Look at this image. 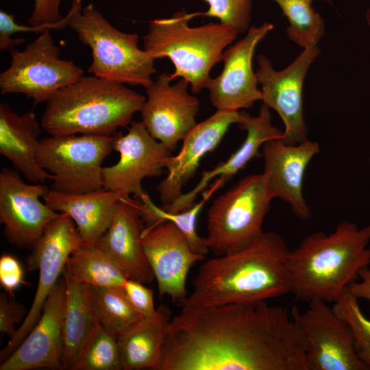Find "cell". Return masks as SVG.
Masks as SVG:
<instances>
[{
    "label": "cell",
    "instance_id": "obj_11",
    "mask_svg": "<svg viewBox=\"0 0 370 370\" xmlns=\"http://www.w3.org/2000/svg\"><path fill=\"white\" fill-rule=\"evenodd\" d=\"M300 312L291 311L306 345L308 370H369L358 357L349 324L321 300H313Z\"/></svg>",
    "mask_w": 370,
    "mask_h": 370
},
{
    "label": "cell",
    "instance_id": "obj_36",
    "mask_svg": "<svg viewBox=\"0 0 370 370\" xmlns=\"http://www.w3.org/2000/svg\"><path fill=\"white\" fill-rule=\"evenodd\" d=\"M25 306L8 297L5 293L0 295V332L10 338L16 333L15 325L21 323L27 315Z\"/></svg>",
    "mask_w": 370,
    "mask_h": 370
},
{
    "label": "cell",
    "instance_id": "obj_20",
    "mask_svg": "<svg viewBox=\"0 0 370 370\" xmlns=\"http://www.w3.org/2000/svg\"><path fill=\"white\" fill-rule=\"evenodd\" d=\"M263 173L275 198L287 203L292 212L301 220L311 217V210L303 194L305 171L320 151L318 142L306 139L297 144L273 139L262 145Z\"/></svg>",
    "mask_w": 370,
    "mask_h": 370
},
{
    "label": "cell",
    "instance_id": "obj_26",
    "mask_svg": "<svg viewBox=\"0 0 370 370\" xmlns=\"http://www.w3.org/2000/svg\"><path fill=\"white\" fill-rule=\"evenodd\" d=\"M66 283V297L62 327L61 365L71 370L79 350L98 323L91 286L78 283L62 273Z\"/></svg>",
    "mask_w": 370,
    "mask_h": 370
},
{
    "label": "cell",
    "instance_id": "obj_40",
    "mask_svg": "<svg viewBox=\"0 0 370 370\" xmlns=\"http://www.w3.org/2000/svg\"><path fill=\"white\" fill-rule=\"evenodd\" d=\"M366 20L368 23V25L370 26V5L367 10L366 12Z\"/></svg>",
    "mask_w": 370,
    "mask_h": 370
},
{
    "label": "cell",
    "instance_id": "obj_31",
    "mask_svg": "<svg viewBox=\"0 0 370 370\" xmlns=\"http://www.w3.org/2000/svg\"><path fill=\"white\" fill-rule=\"evenodd\" d=\"M97 322L117 336L133 323L143 318L129 303L121 288L91 286Z\"/></svg>",
    "mask_w": 370,
    "mask_h": 370
},
{
    "label": "cell",
    "instance_id": "obj_35",
    "mask_svg": "<svg viewBox=\"0 0 370 370\" xmlns=\"http://www.w3.org/2000/svg\"><path fill=\"white\" fill-rule=\"evenodd\" d=\"M355 297L349 291L345 290L341 297L334 303V311L348 323H353L370 336V320L361 311Z\"/></svg>",
    "mask_w": 370,
    "mask_h": 370
},
{
    "label": "cell",
    "instance_id": "obj_4",
    "mask_svg": "<svg viewBox=\"0 0 370 370\" xmlns=\"http://www.w3.org/2000/svg\"><path fill=\"white\" fill-rule=\"evenodd\" d=\"M145 100L124 84L82 76L48 99L40 121L50 136H112L131 124Z\"/></svg>",
    "mask_w": 370,
    "mask_h": 370
},
{
    "label": "cell",
    "instance_id": "obj_2",
    "mask_svg": "<svg viewBox=\"0 0 370 370\" xmlns=\"http://www.w3.org/2000/svg\"><path fill=\"white\" fill-rule=\"evenodd\" d=\"M289 251L280 235L269 231L238 250L206 260L181 307L256 303L291 293Z\"/></svg>",
    "mask_w": 370,
    "mask_h": 370
},
{
    "label": "cell",
    "instance_id": "obj_19",
    "mask_svg": "<svg viewBox=\"0 0 370 370\" xmlns=\"http://www.w3.org/2000/svg\"><path fill=\"white\" fill-rule=\"evenodd\" d=\"M66 297L64 278L60 279L47 297L41 315L17 348L1 362L0 370L62 369V327Z\"/></svg>",
    "mask_w": 370,
    "mask_h": 370
},
{
    "label": "cell",
    "instance_id": "obj_38",
    "mask_svg": "<svg viewBox=\"0 0 370 370\" xmlns=\"http://www.w3.org/2000/svg\"><path fill=\"white\" fill-rule=\"evenodd\" d=\"M348 323V322H347ZM354 334V349L358 357L370 370V336L353 323H348Z\"/></svg>",
    "mask_w": 370,
    "mask_h": 370
},
{
    "label": "cell",
    "instance_id": "obj_7",
    "mask_svg": "<svg viewBox=\"0 0 370 370\" xmlns=\"http://www.w3.org/2000/svg\"><path fill=\"white\" fill-rule=\"evenodd\" d=\"M266 176L249 174L217 197L207 214L206 243L216 256L238 250L260 236L274 199Z\"/></svg>",
    "mask_w": 370,
    "mask_h": 370
},
{
    "label": "cell",
    "instance_id": "obj_5",
    "mask_svg": "<svg viewBox=\"0 0 370 370\" xmlns=\"http://www.w3.org/2000/svg\"><path fill=\"white\" fill-rule=\"evenodd\" d=\"M196 16L198 13L179 11L170 18L154 19L143 38L144 50L154 60L170 59L175 67L171 79H184L194 93L206 88L211 69L222 61L225 48L238 34L221 23L189 26Z\"/></svg>",
    "mask_w": 370,
    "mask_h": 370
},
{
    "label": "cell",
    "instance_id": "obj_37",
    "mask_svg": "<svg viewBox=\"0 0 370 370\" xmlns=\"http://www.w3.org/2000/svg\"><path fill=\"white\" fill-rule=\"evenodd\" d=\"M23 270L18 260L8 254L0 258V284L10 295L23 282Z\"/></svg>",
    "mask_w": 370,
    "mask_h": 370
},
{
    "label": "cell",
    "instance_id": "obj_12",
    "mask_svg": "<svg viewBox=\"0 0 370 370\" xmlns=\"http://www.w3.org/2000/svg\"><path fill=\"white\" fill-rule=\"evenodd\" d=\"M317 46L304 51L284 69L275 71L265 56L257 57L256 74L261 86L262 101L277 112L284 125L282 140L295 145L307 139L308 128L303 111V84L314 60L319 56Z\"/></svg>",
    "mask_w": 370,
    "mask_h": 370
},
{
    "label": "cell",
    "instance_id": "obj_22",
    "mask_svg": "<svg viewBox=\"0 0 370 370\" xmlns=\"http://www.w3.org/2000/svg\"><path fill=\"white\" fill-rule=\"evenodd\" d=\"M244 119L238 124L241 130L247 131V136L241 145L224 162L219 163L210 170L203 171L197 184L189 192L182 193L172 204L162 207L166 211L179 212L195 204V198L199 193L207 189L212 180L217 177L225 184L238 171L244 169L254 158L259 156V149L266 142L283 138V131L271 123L269 108L262 105L258 116H254L243 111Z\"/></svg>",
    "mask_w": 370,
    "mask_h": 370
},
{
    "label": "cell",
    "instance_id": "obj_34",
    "mask_svg": "<svg viewBox=\"0 0 370 370\" xmlns=\"http://www.w3.org/2000/svg\"><path fill=\"white\" fill-rule=\"evenodd\" d=\"M121 290L129 303L143 317L151 319L157 315L152 289L140 282L127 279Z\"/></svg>",
    "mask_w": 370,
    "mask_h": 370
},
{
    "label": "cell",
    "instance_id": "obj_32",
    "mask_svg": "<svg viewBox=\"0 0 370 370\" xmlns=\"http://www.w3.org/2000/svg\"><path fill=\"white\" fill-rule=\"evenodd\" d=\"M62 0H34V9L28 20L29 25H18L12 14H3L0 20L1 36L10 40L16 32L40 33L62 29L69 26L70 15L62 17L60 12Z\"/></svg>",
    "mask_w": 370,
    "mask_h": 370
},
{
    "label": "cell",
    "instance_id": "obj_33",
    "mask_svg": "<svg viewBox=\"0 0 370 370\" xmlns=\"http://www.w3.org/2000/svg\"><path fill=\"white\" fill-rule=\"evenodd\" d=\"M209 5L208 10L198 16L217 18L238 33L249 29L251 20V0H203Z\"/></svg>",
    "mask_w": 370,
    "mask_h": 370
},
{
    "label": "cell",
    "instance_id": "obj_15",
    "mask_svg": "<svg viewBox=\"0 0 370 370\" xmlns=\"http://www.w3.org/2000/svg\"><path fill=\"white\" fill-rule=\"evenodd\" d=\"M273 28L268 22L260 27L252 25L243 38L224 51L223 70L217 77L210 79L206 87L211 103L217 110L238 111L262 101L253 70V58L258 43Z\"/></svg>",
    "mask_w": 370,
    "mask_h": 370
},
{
    "label": "cell",
    "instance_id": "obj_21",
    "mask_svg": "<svg viewBox=\"0 0 370 370\" xmlns=\"http://www.w3.org/2000/svg\"><path fill=\"white\" fill-rule=\"evenodd\" d=\"M140 200L121 196L116 202L110 225L97 243L124 271L129 279L151 283L153 271L141 239L145 229Z\"/></svg>",
    "mask_w": 370,
    "mask_h": 370
},
{
    "label": "cell",
    "instance_id": "obj_25",
    "mask_svg": "<svg viewBox=\"0 0 370 370\" xmlns=\"http://www.w3.org/2000/svg\"><path fill=\"white\" fill-rule=\"evenodd\" d=\"M157 315L141 318L117 334L122 369L159 370L162 349L171 320L169 308L160 305Z\"/></svg>",
    "mask_w": 370,
    "mask_h": 370
},
{
    "label": "cell",
    "instance_id": "obj_28",
    "mask_svg": "<svg viewBox=\"0 0 370 370\" xmlns=\"http://www.w3.org/2000/svg\"><path fill=\"white\" fill-rule=\"evenodd\" d=\"M223 186L224 184L222 181L219 178L216 179L209 188L202 192L201 201L179 212H168L156 206L149 195L145 193L140 199L141 216L148 226L165 221L173 223L186 235L192 249L197 254L206 256L209 249L206 243L205 238L200 237L197 232V218L205 203L215 191Z\"/></svg>",
    "mask_w": 370,
    "mask_h": 370
},
{
    "label": "cell",
    "instance_id": "obj_23",
    "mask_svg": "<svg viewBox=\"0 0 370 370\" xmlns=\"http://www.w3.org/2000/svg\"><path fill=\"white\" fill-rule=\"evenodd\" d=\"M42 126L32 111L20 114L0 104V153L34 183H44L50 174L38 163Z\"/></svg>",
    "mask_w": 370,
    "mask_h": 370
},
{
    "label": "cell",
    "instance_id": "obj_1",
    "mask_svg": "<svg viewBox=\"0 0 370 370\" xmlns=\"http://www.w3.org/2000/svg\"><path fill=\"white\" fill-rule=\"evenodd\" d=\"M159 370H308L306 345L288 308L267 301L182 307Z\"/></svg>",
    "mask_w": 370,
    "mask_h": 370
},
{
    "label": "cell",
    "instance_id": "obj_30",
    "mask_svg": "<svg viewBox=\"0 0 370 370\" xmlns=\"http://www.w3.org/2000/svg\"><path fill=\"white\" fill-rule=\"evenodd\" d=\"M120 369L117 337L97 323L84 341L71 370Z\"/></svg>",
    "mask_w": 370,
    "mask_h": 370
},
{
    "label": "cell",
    "instance_id": "obj_39",
    "mask_svg": "<svg viewBox=\"0 0 370 370\" xmlns=\"http://www.w3.org/2000/svg\"><path fill=\"white\" fill-rule=\"evenodd\" d=\"M360 281H354L348 287L349 292L358 299L370 301V269L369 267L362 269L358 273Z\"/></svg>",
    "mask_w": 370,
    "mask_h": 370
},
{
    "label": "cell",
    "instance_id": "obj_8",
    "mask_svg": "<svg viewBox=\"0 0 370 370\" xmlns=\"http://www.w3.org/2000/svg\"><path fill=\"white\" fill-rule=\"evenodd\" d=\"M112 136H50L40 140L38 163L50 174L51 189L84 193L103 188L104 159L113 150Z\"/></svg>",
    "mask_w": 370,
    "mask_h": 370
},
{
    "label": "cell",
    "instance_id": "obj_29",
    "mask_svg": "<svg viewBox=\"0 0 370 370\" xmlns=\"http://www.w3.org/2000/svg\"><path fill=\"white\" fill-rule=\"evenodd\" d=\"M287 18L286 34L290 40L304 49L317 46L325 32L324 21L312 6L314 0H273ZM331 3L330 0H323Z\"/></svg>",
    "mask_w": 370,
    "mask_h": 370
},
{
    "label": "cell",
    "instance_id": "obj_13",
    "mask_svg": "<svg viewBox=\"0 0 370 370\" xmlns=\"http://www.w3.org/2000/svg\"><path fill=\"white\" fill-rule=\"evenodd\" d=\"M130 125L126 134H113V150L120 158L116 164L103 168V188L140 199L146 193L143 180L160 176L171 151L149 134L142 121Z\"/></svg>",
    "mask_w": 370,
    "mask_h": 370
},
{
    "label": "cell",
    "instance_id": "obj_27",
    "mask_svg": "<svg viewBox=\"0 0 370 370\" xmlns=\"http://www.w3.org/2000/svg\"><path fill=\"white\" fill-rule=\"evenodd\" d=\"M63 273L93 287L122 288L129 279L124 271L97 243L82 244L69 256Z\"/></svg>",
    "mask_w": 370,
    "mask_h": 370
},
{
    "label": "cell",
    "instance_id": "obj_6",
    "mask_svg": "<svg viewBox=\"0 0 370 370\" xmlns=\"http://www.w3.org/2000/svg\"><path fill=\"white\" fill-rule=\"evenodd\" d=\"M69 26L79 41L91 49L92 62L88 72L110 81L147 88L156 73L154 59L138 47V36L114 27L89 3L73 0Z\"/></svg>",
    "mask_w": 370,
    "mask_h": 370
},
{
    "label": "cell",
    "instance_id": "obj_14",
    "mask_svg": "<svg viewBox=\"0 0 370 370\" xmlns=\"http://www.w3.org/2000/svg\"><path fill=\"white\" fill-rule=\"evenodd\" d=\"M48 188L29 184L8 167L0 171V222L8 241L18 248L32 249L47 225L60 215L40 200Z\"/></svg>",
    "mask_w": 370,
    "mask_h": 370
},
{
    "label": "cell",
    "instance_id": "obj_3",
    "mask_svg": "<svg viewBox=\"0 0 370 370\" xmlns=\"http://www.w3.org/2000/svg\"><path fill=\"white\" fill-rule=\"evenodd\" d=\"M369 243L370 224L360 228L350 221L341 222L329 234H308L287 257L291 293L308 302L334 304L370 264Z\"/></svg>",
    "mask_w": 370,
    "mask_h": 370
},
{
    "label": "cell",
    "instance_id": "obj_9",
    "mask_svg": "<svg viewBox=\"0 0 370 370\" xmlns=\"http://www.w3.org/2000/svg\"><path fill=\"white\" fill-rule=\"evenodd\" d=\"M10 66L0 75L2 94L20 93L35 103L47 102L58 90L75 82L84 71L60 58V47L49 30L45 31L23 51L10 52Z\"/></svg>",
    "mask_w": 370,
    "mask_h": 370
},
{
    "label": "cell",
    "instance_id": "obj_10",
    "mask_svg": "<svg viewBox=\"0 0 370 370\" xmlns=\"http://www.w3.org/2000/svg\"><path fill=\"white\" fill-rule=\"evenodd\" d=\"M83 244L76 225L65 213L50 222L27 258L29 270L38 269L36 292L25 318L0 353L3 362L17 348L38 321L43 305L63 273L71 254Z\"/></svg>",
    "mask_w": 370,
    "mask_h": 370
},
{
    "label": "cell",
    "instance_id": "obj_24",
    "mask_svg": "<svg viewBox=\"0 0 370 370\" xmlns=\"http://www.w3.org/2000/svg\"><path fill=\"white\" fill-rule=\"evenodd\" d=\"M102 188L84 193H65L48 189L43 201L52 210L65 213L75 223L83 244H95L108 229L114 206L121 197Z\"/></svg>",
    "mask_w": 370,
    "mask_h": 370
},
{
    "label": "cell",
    "instance_id": "obj_17",
    "mask_svg": "<svg viewBox=\"0 0 370 370\" xmlns=\"http://www.w3.org/2000/svg\"><path fill=\"white\" fill-rule=\"evenodd\" d=\"M141 243L160 297L166 295L182 306L188 296V271L196 262L204 260L206 256L195 253L186 235L170 221L145 227Z\"/></svg>",
    "mask_w": 370,
    "mask_h": 370
},
{
    "label": "cell",
    "instance_id": "obj_16",
    "mask_svg": "<svg viewBox=\"0 0 370 370\" xmlns=\"http://www.w3.org/2000/svg\"><path fill=\"white\" fill-rule=\"evenodd\" d=\"M172 80L165 73L153 80L145 88L147 97L140 111L149 134L171 151L197 124L199 108L198 99L188 92V83L181 79L171 84Z\"/></svg>",
    "mask_w": 370,
    "mask_h": 370
},
{
    "label": "cell",
    "instance_id": "obj_18",
    "mask_svg": "<svg viewBox=\"0 0 370 370\" xmlns=\"http://www.w3.org/2000/svg\"><path fill=\"white\" fill-rule=\"evenodd\" d=\"M243 119V111L217 110L188 132L180 151L164 162L168 173L156 187L163 206L172 204L182 194L183 186L195 175L202 158L219 145L232 124H240Z\"/></svg>",
    "mask_w": 370,
    "mask_h": 370
}]
</instances>
